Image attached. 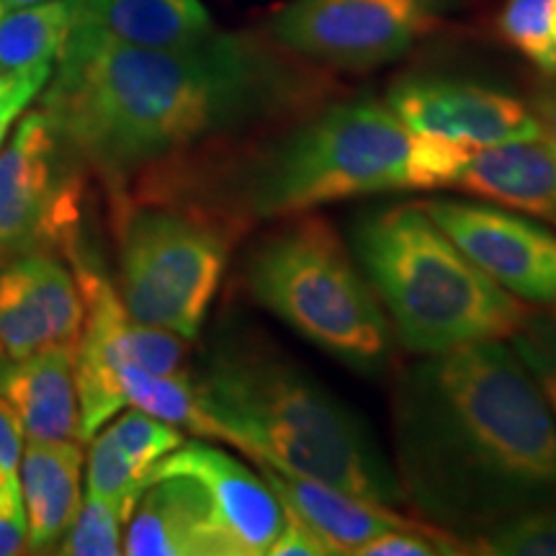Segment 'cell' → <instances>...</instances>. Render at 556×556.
Segmentation results:
<instances>
[{
    "label": "cell",
    "mask_w": 556,
    "mask_h": 556,
    "mask_svg": "<svg viewBox=\"0 0 556 556\" xmlns=\"http://www.w3.org/2000/svg\"><path fill=\"white\" fill-rule=\"evenodd\" d=\"M34 3H45V0H3L5 11H11V9H24V5H34Z\"/></svg>",
    "instance_id": "obj_35"
},
{
    "label": "cell",
    "mask_w": 556,
    "mask_h": 556,
    "mask_svg": "<svg viewBox=\"0 0 556 556\" xmlns=\"http://www.w3.org/2000/svg\"><path fill=\"white\" fill-rule=\"evenodd\" d=\"M528 109L539 124L541 137L556 150V73L541 75V80L531 90Z\"/></svg>",
    "instance_id": "obj_32"
},
{
    "label": "cell",
    "mask_w": 556,
    "mask_h": 556,
    "mask_svg": "<svg viewBox=\"0 0 556 556\" xmlns=\"http://www.w3.org/2000/svg\"><path fill=\"white\" fill-rule=\"evenodd\" d=\"M0 400L16 413L26 441H80L75 348L47 345L11 356L0 345Z\"/></svg>",
    "instance_id": "obj_16"
},
{
    "label": "cell",
    "mask_w": 556,
    "mask_h": 556,
    "mask_svg": "<svg viewBox=\"0 0 556 556\" xmlns=\"http://www.w3.org/2000/svg\"><path fill=\"white\" fill-rule=\"evenodd\" d=\"M475 554L556 556V505L533 507L482 533Z\"/></svg>",
    "instance_id": "obj_26"
},
{
    "label": "cell",
    "mask_w": 556,
    "mask_h": 556,
    "mask_svg": "<svg viewBox=\"0 0 556 556\" xmlns=\"http://www.w3.org/2000/svg\"><path fill=\"white\" fill-rule=\"evenodd\" d=\"M16 475H18V471H11L3 462H0V486H3L5 482H9V479H13Z\"/></svg>",
    "instance_id": "obj_36"
},
{
    "label": "cell",
    "mask_w": 556,
    "mask_h": 556,
    "mask_svg": "<svg viewBox=\"0 0 556 556\" xmlns=\"http://www.w3.org/2000/svg\"><path fill=\"white\" fill-rule=\"evenodd\" d=\"M26 435L21 420L5 400H0V462L11 471H18L21 451H24Z\"/></svg>",
    "instance_id": "obj_33"
},
{
    "label": "cell",
    "mask_w": 556,
    "mask_h": 556,
    "mask_svg": "<svg viewBox=\"0 0 556 556\" xmlns=\"http://www.w3.org/2000/svg\"><path fill=\"white\" fill-rule=\"evenodd\" d=\"M475 150L454 139L409 131L407 191L454 189Z\"/></svg>",
    "instance_id": "obj_25"
},
{
    "label": "cell",
    "mask_w": 556,
    "mask_h": 556,
    "mask_svg": "<svg viewBox=\"0 0 556 556\" xmlns=\"http://www.w3.org/2000/svg\"><path fill=\"white\" fill-rule=\"evenodd\" d=\"M73 31V0L11 9L0 18V70L24 73L54 67Z\"/></svg>",
    "instance_id": "obj_21"
},
{
    "label": "cell",
    "mask_w": 556,
    "mask_h": 556,
    "mask_svg": "<svg viewBox=\"0 0 556 556\" xmlns=\"http://www.w3.org/2000/svg\"><path fill=\"white\" fill-rule=\"evenodd\" d=\"M5 78V70H0V80H3Z\"/></svg>",
    "instance_id": "obj_38"
},
{
    "label": "cell",
    "mask_w": 556,
    "mask_h": 556,
    "mask_svg": "<svg viewBox=\"0 0 556 556\" xmlns=\"http://www.w3.org/2000/svg\"><path fill=\"white\" fill-rule=\"evenodd\" d=\"M62 144L45 111H29L0 152V266L52 253L73 238L78 186L62 170Z\"/></svg>",
    "instance_id": "obj_9"
},
{
    "label": "cell",
    "mask_w": 556,
    "mask_h": 556,
    "mask_svg": "<svg viewBox=\"0 0 556 556\" xmlns=\"http://www.w3.org/2000/svg\"><path fill=\"white\" fill-rule=\"evenodd\" d=\"M281 507L283 526L274 544H270L268 556H332L328 544L289 505L281 503Z\"/></svg>",
    "instance_id": "obj_31"
},
{
    "label": "cell",
    "mask_w": 556,
    "mask_h": 556,
    "mask_svg": "<svg viewBox=\"0 0 556 556\" xmlns=\"http://www.w3.org/2000/svg\"><path fill=\"white\" fill-rule=\"evenodd\" d=\"M420 206L505 291L536 307H556L554 227L482 199L435 197Z\"/></svg>",
    "instance_id": "obj_10"
},
{
    "label": "cell",
    "mask_w": 556,
    "mask_h": 556,
    "mask_svg": "<svg viewBox=\"0 0 556 556\" xmlns=\"http://www.w3.org/2000/svg\"><path fill=\"white\" fill-rule=\"evenodd\" d=\"M392 435L405 505L469 546L518 513L556 505V422L507 340L402 368Z\"/></svg>",
    "instance_id": "obj_2"
},
{
    "label": "cell",
    "mask_w": 556,
    "mask_h": 556,
    "mask_svg": "<svg viewBox=\"0 0 556 556\" xmlns=\"http://www.w3.org/2000/svg\"><path fill=\"white\" fill-rule=\"evenodd\" d=\"M384 101L409 131L454 139L471 150L541 137L526 101L475 80L407 75Z\"/></svg>",
    "instance_id": "obj_11"
},
{
    "label": "cell",
    "mask_w": 556,
    "mask_h": 556,
    "mask_svg": "<svg viewBox=\"0 0 556 556\" xmlns=\"http://www.w3.org/2000/svg\"><path fill=\"white\" fill-rule=\"evenodd\" d=\"M103 430L114 438L116 446L135 464L137 471H142L148 479L165 456L186 443L180 428L137 407H129L127 413L111 417Z\"/></svg>",
    "instance_id": "obj_23"
},
{
    "label": "cell",
    "mask_w": 556,
    "mask_h": 556,
    "mask_svg": "<svg viewBox=\"0 0 556 556\" xmlns=\"http://www.w3.org/2000/svg\"><path fill=\"white\" fill-rule=\"evenodd\" d=\"M454 189L556 229V150L544 137L475 150Z\"/></svg>",
    "instance_id": "obj_18"
},
{
    "label": "cell",
    "mask_w": 556,
    "mask_h": 556,
    "mask_svg": "<svg viewBox=\"0 0 556 556\" xmlns=\"http://www.w3.org/2000/svg\"><path fill=\"white\" fill-rule=\"evenodd\" d=\"M507 343L536 381L541 397L556 422V307L528 312Z\"/></svg>",
    "instance_id": "obj_27"
},
{
    "label": "cell",
    "mask_w": 556,
    "mask_h": 556,
    "mask_svg": "<svg viewBox=\"0 0 556 556\" xmlns=\"http://www.w3.org/2000/svg\"><path fill=\"white\" fill-rule=\"evenodd\" d=\"M75 258V255H73ZM83 294V328L75 345V389L80 407V441L88 443L111 417L127 407L122 368L129 364L131 317L116 287L75 258Z\"/></svg>",
    "instance_id": "obj_14"
},
{
    "label": "cell",
    "mask_w": 556,
    "mask_h": 556,
    "mask_svg": "<svg viewBox=\"0 0 556 556\" xmlns=\"http://www.w3.org/2000/svg\"><path fill=\"white\" fill-rule=\"evenodd\" d=\"M127 520L106 500L86 492L78 507L73 526L62 536L60 546L54 548L65 556H116L124 554L122 528Z\"/></svg>",
    "instance_id": "obj_28"
},
{
    "label": "cell",
    "mask_w": 556,
    "mask_h": 556,
    "mask_svg": "<svg viewBox=\"0 0 556 556\" xmlns=\"http://www.w3.org/2000/svg\"><path fill=\"white\" fill-rule=\"evenodd\" d=\"M409 129L374 96L332 99L266 135L165 173L124 201L199 208L235 235L356 197L407 191Z\"/></svg>",
    "instance_id": "obj_3"
},
{
    "label": "cell",
    "mask_w": 556,
    "mask_h": 556,
    "mask_svg": "<svg viewBox=\"0 0 556 556\" xmlns=\"http://www.w3.org/2000/svg\"><path fill=\"white\" fill-rule=\"evenodd\" d=\"M119 219V291L135 323L193 340L225 276L238 240L199 208L165 201H129Z\"/></svg>",
    "instance_id": "obj_7"
},
{
    "label": "cell",
    "mask_w": 556,
    "mask_h": 556,
    "mask_svg": "<svg viewBox=\"0 0 556 556\" xmlns=\"http://www.w3.org/2000/svg\"><path fill=\"white\" fill-rule=\"evenodd\" d=\"M348 238L394 338L417 356L507 340L531 312L475 266L420 201L368 208Z\"/></svg>",
    "instance_id": "obj_5"
},
{
    "label": "cell",
    "mask_w": 556,
    "mask_h": 556,
    "mask_svg": "<svg viewBox=\"0 0 556 556\" xmlns=\"http://www.w3.org/2000/svg\"><path fill=\"white\" fill-rule=\"evenodd\" d=\"M129 556H229L204 490L191 477H157L127 520Z\"/></svg>",
    "instance_id": "obj_17"
},
{
    "label": "cell",
    "mask_w": 556,
    "mask_h": 556,
    "mask_svg": "<svg viewBox=\"0 0 556 556\" xmlns=\"http://www.w3.org/2000/svg\"><path fill=\"white\" fill-rule=\"evenodd\" d=\"M83 294L78 276L52 253H29L0 266V345L29 356L47 345H78Z\"/></svg>",
    "instance_id": "obj_13"
},
{
    "label": "cell",
    "mask_w": 556,
    "mask_h": 556,
    "mask_svg": "<svg viewBox=\"0 0 556 556\" xmlns=\"http://www.w3.org/2000/svg\"><path fill=\"white\" fill-rule=\"evenodd\" d=\"M86 484V492L106 500L122 513L124 520H129L142 492L148 490L150 479L142 471H137L135 464L116 446L114 438L101 428L90 438Z\"/></svg>",
    "instance_id": "obj_22"
},
{
    "label": "cell",
    "mask_w": 556,
    "mask_h": 556,
    "mask_svg": "<svg viewBox=\"0 0 556 556\" xmlns=\"http://www.w3.org/2000/svg\"><path fill=\"white\" fill-rule=\"evenodd\" d=\"M497 31L505 45L523 54L541 75L556 73V45L548 31V0H503Z\"/></svg>",
    "instance_id": "obj_24"
},
{
    "label": "cell",
    "mask_w": 556,
    "mask_h": 556,
    "mask_svg": "<svg viewBox=\"0 0 556 556\" xmlns=\"http://www.w3.org/2000/svg\"><path fill=\"white\" fill-rule=\"evenodd\" d=\"M3 13H5V5H3V0H0V18H3Z\"/></svg>",
    "instance_id": "obj_37"
},
{
    "label": "cell",
    "mask_w": 556,
    "mask_h": 556,
    "mask_svg": "<svg viewBox=\"0 0 556 556\" xmlns=\"http://www.w3.org/2000/svg\"><path fill=\"white\" fill-rule=\"evenodd\" d=\"M73 31L144 50H186L219 29L201 0H73Z\"/></svg>",
    "instance_id": "obj_19"
},
{
    "label": "cell",
    "mask_w": 556,
    "mask_h": 556,
    "mask_svg": "<svg viewBox=\"0 0 556 556\" xmlns=\"http://www.w3.org/2000/svg\"><path fill=\"white\" fill-rule=\"evenodd\" d=\"M80 441H26L18 462L26 507V552H54L73 526L80 497Z\"/></svg>",
    "instance_id": "obj_20"
},
{
    "label": "cell",
    "mask_w": 556,
    "mask_h": 556,
    "mask_svg": "<svg viewBox=\"0 0 556 556\" xmlns=\"http://www.w3.org/2000/svg\"><path fill=\"white\" fill-rule=\"evenodd\" d=\"M548 31H552L556 45V0H548Z\"/></svg>",
    "instance_id": "obj_34"
},
{
    "label": "cell",
    "mask_w": 556,
    "mask_h": 556,
    "mask_svg": "<svg viewBox=\"0 0 556 556\" xmlns=\"http://www.w3.org/2000/svg\"><path fill=\"white\" fill-rule=\"evenodd\" d=\"M242 283L253 302L361 377L394 358V330L351 245L319 214L276 222L250 248Z\"/></svg>",
    "instance_id": "obj_6"
},
{
    "label": "cell",
    "mask_w": 556,
    "mask_h": 556,
    "mask_svg": "<svg viewBox=\"0 0 556 556\" xmlns=\"http://www.w3.org/2000/svg\"><path fill=\"white\" fill-rule=\"evenodd\" d=\"M54 67H34L24 73H5L0 80V144L5 142L13 124L21 119L29 103L47 88Z\"/></svg>",
    "instance_id": "obj_29"
},
{
    "label": "cell",
    "mask_w": 556,
    "mask_h": 556,
    "mask_svg": "<svg viewBox=\"0 0 556 556\" xmlns=\"http://www.w3.org/2000/svg\"><path fill=\"white\" fill-rule=\"evenodd\" d=\"M191 477L204 490L214 523L229 548V556L268 554L283 526V507L261 471L229 456L212 441L178 446L152 471L157 477Z\"/></svg>",
    "instance_id": "obj_12"
},
{
    "label": "cell",
    "mask_w": 556,
    "mask_h": 556,
    "mask_svg": "<svg viewBox=\"0 0 556 556\" xmlns=\"http://www.w3.org/2000/svg\"><path fill=\"white\" fill-rule=\"evenodd\" d=\"M26 552V507L18 475L0 486V556Z\"/></svg>",
    "instance_id": "obj_30"
},
{
    "label": "cell",
    "mask_w": 556,
    "mask_h": 556,
    "mask_svg": "<svg viewBox=\"0 0 556 556\" xmlns=\"http://www.w3.org/2000/svg\"><path fill=\"white\" fill-rule=\"evenodd\" d=\"M451 0H289L268 34L323 70H374L405 58L441 24Z\"/></svg>",
    "instance_id": "obj_8"
},
{
    "label": "cell",
    "mask_w": 556,
    "mask_h": 556,
    "mask_svg": "<svg viewBox=\"0 0 556 556\" xmlns=\"http://www.w3.org/2000/svg\"><path fill=\"white\" fill-rule=\"evenodd\" d=\"M332 99L338 83L268 31H217L186 50L70 31L41 111L62 150L106 180L119 204L131 189Z\"/></svg>",
    "instance_id": "obj_1"
},
{
    "label": "cell",
    "mask_w": 556,
    "mask_h": 556,
    "mask_svg": "<svg viewBox=\"0 0 556 556\" xmlns=\"http://www.w3.org/2000/svg\"><path fill=\"white\" fill-rule=\"evenodd\" d=\"M261 477L283 505H289L330 548V554H361V548L394 528H426L438 531L426 520L402 516L397 507L356 497L319 479L296 475L276 464L253 462Z\"/></svg>",
    "instance_id": "obj_15"
},
{
    "label": "cell",
    "mask_w": 556,
    "mask_h": 556,
    "mask_svg": "<svg viewBox=\"0 0 556 556\" xmlns=\"http://www.w3.org/2000/svg\"><path fill=\"white\" fill-rule=\"evenodd\" d=\"M191 381L204 441L371 503L405 505L392 462L366 422L268 338L229 332Z\"/></svg>",
    "instance_id": "obj_4"
}]
</instances>
